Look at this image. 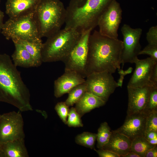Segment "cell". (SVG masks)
Here are the masks:
<instances>
[{
	"mask_svg": "<svg viewBox=\"0 0 157 157\" xmlns=\"http://www.w3.org/2000/svg\"><path fill=\"white\" fill-rule=\"evenodd\" d=\"M106 102L100 97L86 92L75 104V108L80 116L92 110L104 105Z\"/></svg>",
	"mask_w": 157,
	"mask_h": 157,
	"instance_id": "ac0fdd59",
	"label": "cell"
},
{
	"mask_svg": "<svg viewBox=\"0 0 157 157\" xmlns=\"http://www.w3.org/2000/svg\"><path fill=\"white\" fill-rule=\"evenodd\" d=\"M131 142L129 138L116 130L111 131L108 142L102 149L110 150L123 157L130 152Z\"/></svg>",
	"mask_w": 157,
	"mask_h": 157,
	"instance_id": "2e32d148",
	"label": "cell"
},
{
	"mask_svg": "<svg viewBox=\"0 0 157 157\" xmlns=\"http://www.w3.org/2000/svg\"><path fill=\"white\" fill-rule=\"evenodd\" d=\"M13 42L15 50L11 57L13 63L16 67L26 68L38 67L33 57L21 44Z\"/></svg>",
	"mask_w": 157,
	"mask_h": 157,
	"instance_id": "d6986e66",
	"label": "cell"
},
{
	"mask_svg": "<svg viewBox=\"0 0 157 157\" xmlns=\"http://www.w3.org/2000/svg\"><path fill=\"white\" fill-rule=\"evenodd\" d=\"M111 133V131L107 123H102L98 130L97 134V147L102 149L108 143Z\"/></svg>",
	"mask_w": 157,
	"mask_h": 157,
	"instance_id": "cb8c5ba5",
	"label": "cell"
},
{
	"mask_svg": "<svg viewBox=\"0 0 157 157\" xmlns=\"http://www.w3.org/2000/svg\"><path fill=\"white\" fill-rule=\"evenodd\" d=\"M113 0H70L66 8L65 28L74 29L81 34L92 31Z\"/></svg>",
	"mask_w": 157,
	"mask_h": 157,
	"instance_id": "3957f363",
	"label": "cell"
},
{
	"mask_svg": "<svg viewBox=\"0 0 157 157\" xmlns=\"http://www.w3.org/2000/svg\"><path fill=\"white\" fill-rule=\"evenodd\" d=\"M1 117V115H0V118Z\"/></svg>",
	"mask_w": 157,
	"mask_h": 157,
	"instance_id": "ab89813d",
	"label": "cell"
},
{
	"mask_svg": "<svg viewBox=\"0 0 157 157\" xmlns=\"http://www.w3.org/2000/svg\"><path fill=\"white\" fill-rule=\"evenodd\" d=\"M65 102L58 103L55 107V109L58 116L65 124H66L69 109Z\"/></svg>",
	"mask_w": 157,
	"mask_h": 157,
	"instance_id": "f1b7e54d",
	"label": "cell"
},
{
	"mask_svg": "<svg viewBox=\"0 0 157 157\" xmlns=\"http://www.w3.org/2000/svg\"><path fill=\"white\" fill-rule=\"evenodd\" d=\"M24 122L19 112L15 111L1 115L0 118V142L24 139Z\"/></svg>",
	"mask_w": 157,
	"mask_h": 157,
	"instance_id": "30bf717a",
	"label": "cell"
},
{
	"mask_svg": "<svg viewBox=\"0 0 157 157\" xmlns=\"http://www.w3.org/2000/svg\"><path fill=\"white\" fill-rule=\"evenodd\" d=\"M144 137L147 140L157 138V131H145Z\"/></svg>",
	"mask_w": 157,
	"mask_h": 157,
	"instance_id": "836d02e7",
	"label": "cell"
},
{
	"mask_svg": "<svg viewBox=\"0 0 157 157\" xmlns=\"http://www.w3.org/2000/svg\"><path fill=\"white\" fill-rule=\"evenodd\" d=\"M157 146L149 150L146 153L144 157H157Z\"/></svg>",
	"mask_w": 157,
	"mask_h": 157,
	"instance_id": "e575fe53",
	"label": "cell"
},
{
	"mask_svg": "<svg viewBox=\"0 0 157 157\" xmlns=\"http://www.w3.org/2000/svg\"><path fill=\"white\" fill-rule=\"evenodd\" d=\"M145 131H157V110L147 113Z\"/></svg>",
	"mask_w": 157,
	"mask_h": 157,
	"instance_id": "83f0119b",
	"label": "cell"
},
{
	"mask_svg": "<svg viewBox=\"0 0 157 157\" xmlns=\"http://www.w3.org/2000/svg\"><path fill=\"white\" fill-rule=\"evenodd\" d=\"M156 146L150 144L144 136L138 137L132 140L130 151L136 154L140 157H144L147 152Z\"/></svg>",
	"mask_w": 157,
	"mask_h": 157,
	"instance_id": "7402d4cb",
	"label": "cell"
},
{
	"mask_svg": "<svg viewBox=\"0 0 157 157\" xmlns=\"http://www.w3.org/2000/svg\"><path fill=\"white\" fill-rule=\"evenodd\" d=\"M35 12L41 38L58 31L65 23L66 8L60 0H40Z\"/></svg>",
	"mask_w": 157,
	"mask_h": 157,
	"instance_id": "8992f818",
	"label": "cell"
},
{
	"mask_svg": "<svg viewBox=\"0 0 157 157\" xmlns=\"http://www.w3.org/2000/svg\"><path fill=\"white\" fill-rule=\"evenodd\" d=\"M135 68L127 87H157V61L149 57L135 61Z\"/></svg>",
	"mask_w": 157,
	"mask_h": 157,
	"instance_id": "52a82bcc",
	"label": "cell"
},
{
	"mask_svg": "<svg viewBox=\"0 0 157 157\" xmlns=\"http://www.w3.org/2000/svg\"><path fill=\"white\" fill-rule=\"evenodd\" d=\"M123 36V49L122 64V69L126 63H134L141 50L140 40L142 33L140 28H134L124 24L121 29Z\"/></svg>",
	"mask_w": 157,
	"mask_h": 157,
	"instance_id": "7c38bea8",
	"label": "cell"
},
{
	"mask_svg": "<svg viewBox=\"0 0 157 157\" xmlns=\"http://www.w3.org/2000/svg\"><path fill=\"white\" fill-rule=\"evenodd\" d=\"M122 41L110 38L95 30L90 33L86 67V77L94 72L107 71L112 74L121 68Z\"/></svg>",
	"mask_w": 157,
	"mask_h": 157,
	"instance_id": "6da1fadb",
	"label": "cell"
},
{
	"mask_svg": "<svg viewBox=\"0 0 157 157\" xmlns=\"http://www.w3.org/2000/svg\"><path fill=\"white\" fill-rule=\"evenodd\" d=\"M97 134L85 132L78 135L75 138L78 144L91 149H94L97 139Z\"/></svg>",
	"mask_w": 157,
	"mask_h": 157,
	"instance_id": "d4e9b609",
	"label": "cell"
},
{
	"mask_svg": "<svg viewBox=\"0 0 157 157\" xmlns=\"http://www.w3.org/2000/svg\"><path fill=\"white\" fill-rule=\"evenodd\" d=\"M146 54L150 56L155 60L157 61V45L149 44L142 50H141L139 55Z\"/></svg>",
	"mask_w": 157,
	"mask_h": 157,
	"instance_id": "f546056e",
	"label": "cell"
},
{
	"mask_svg": "<svg viewBox=\"0 0 157 157\" xmlns=\"http://www.w3.org/2000/svg\"><path fill=\"white\" fill-rule=\"evenodd\" d=\"M81 117L75 107H72L69 110L66 124L70 127L83 126Z\"/></svg>",
	"mask_w": 157,
	"mask_h": 157,
	"instance_id": "484cf974",
	"label": "cell"
},
{
	"mask_svg": "<svg viewBox=\"0 0 157 157\" xmlns=\"http://www.w3.org/2000/svg\"><path fill=\"white\" fill-rule=\"evenodd\" d=\"M4 16V13L0 10V33H1L2 26L3 24V19Z\"/></svg>",
	"mask_w": 157,
	"mask_h": 157,
	"instance_id": "d590c367",
	"label": "cell"
},
{
	"mask_svg": "<svg viewBox=\"0 0 157 157\" xmlns=\"http://www.w3.org/2000/svg\"><path fill=\"white\" fill-rule=\"evenodd\" d=\"M151 87H127L128 103L127 115L143 112Z\"/></svg>",
	"mask_w": 157,
	"mask_h": 157,
	"instance_id": "5bb4252c",
	"label": "cell"
},
{
	"mask_svg": "<svg viewBox=\"0 0 157 157\" xmlns=\"http://www.w3.org/2000/svg\"><path fill=\"white\" fill-rule=\"evenodd\" d=\"M81 34L74 29L65 28L47 38L42 45L43 62L62 61L73 48Z\"/></svg>",
	"mask_w": 157,
	"mask_h": 157,
	"instance_id": "277c9868",
	"label": "cell"
},
{
	"mask_svg": "<svg viewBox=\"0 0 157 157\" xmlns=\"http://www.w3.org/2000/svg\"><path fill=\"white\" fill-rule=\"evenodd\" d=\"M122 10L120 4L113 0L100 16L98 23L99 32L102 35L118 38V31L122 19Z\"/></svg>",
	"mask_w": 157,
	"mask_h": 157,
	"instance_id": "8fae6325",
	"label": "cell"
},
{
	"mask_svg": "<svg viewBox=\"0 0 157 157\" xmlns=\"http://www.w3.org/2000/svg\"><path fill=\"white\" fill-rule=\"evenodd\" d=\"M0 157H4L3 153L1 149L0 146Z\"/></svg>",
	"mask_w": 157,
	"mask_h": 157,
	"instance_id": "f35d334b",
	"label": "cell"
},
{
	"mask_svg": "<svg viewBox=\"0 0 157 157\" xmlns=\"http://www.w3.org/2000/svg\"><path fill=\"white\" fill-rule=\"evenodd\" d=\"M86 78L85 83L86 92L100 97L106 102L119 87L112 74L107 71L93 73Z\"/></svg>",
	"mask_w": 157,
	"mask_h": 157,
	"instance_id": "9c48e42d",
	"label": "cell"
},
{
	"mask_svg": "<svg viewBox=\"0 0 157 157\" xmlns=\"http://www.w3.org/2000/svg\"><path fill=\"white\" fill-rule=\"evenodd\" d=\"M0 2H1V0H0Z\"/></svg>",
	"mask_w": 157,
	"mask_h": 157,
	"instance_id": "60d3db41",
	"label": "cell"
},
{
	"mask_svg": "<svg viewBox=\"0 0 157 157\" xmlns=\"http://www.w3.org/2000/svg\"><path fill=\"white\" fill-rule=\"evenodd\" d=\"M0 102L11 105L21 112L33 110L29 90L6 53L0 54Z\"/></svg>",
	"mask_w": 157,
	"mask_h": 157,
	"instance_id": "7a4b0ae2",
	"label": "cell"
},
{
	"mask_svg": "<svg viewBox=\"0 0 157 157\" xmlns=\"http://www.w3.org/2000/svg\"><path fill=\"white\" fill-rule=\"evenodd\" d=\"M1 33L8 40H21L42 43L35 10L9 18L3 23Z\"/></svg>",
	"mask_w": 157,
	"mask_h": 157,
	"instance_id": "5b68a950",
	"label": "cell"
},
{
	"mask_svg": "<svg viewBox=\"0 0 157 157\" xmlns=\"http://www.w3.org/2000/svg\"><path fill=\"white\" fill-rule=\"evenodd\" d=\"M80 74L72 70H65L64 74L54 82V95L56 98L61 97L75 86L85 82Z\"/></svg>",
	"mask_w": 157,
	"mask_h": 157,
	"instance_id": "9a60e30c",
	"label": "cell"
},
{
	"mask_svg": "<svg viewBox=\"0 0 157 157\" xmlns=\"http://www.w3.org/2000/svg\"><path fill=\"white\" fill-rule=\"evenodd\" d=\"M40 0H7L6 13L14 18L35 10Z\"/></svg>",
	"mask_w": 157,
	"mask_h": 157,
	"instance_id": "e0dca14e",
	"label": "cell"
},
{
	"mask_svg": "<svg viewBox=\"0 0 157 157\" xmlns=\"http://www.w3.org/2000/svg\"><path fill=\"white\" fill-rule=\"evenodd\" d=\"M4 157H28L29 155L24 139L5 142H0Z\"/></svg>",
	"mask_w": 157,
	"mask_h": 157,
	"instance_id": "ffe728a7",
	"label": "cell"
},
{
	"mask_svg": "<svg viewBox=\"0 0 157 157\" xmlns=\"http://www.w3.org/2000/svg\"><path fill=\"white\" fill-rule=\"evenodd\" d=\"M154 110H157V87H151L144 112L147 113Z\"/></svg>",
	"mask_w": 157,
	"mask_h": 157,
	"instance_id": "4316f807",
	"label": "cell"
},
{
	"mask_svg": "<svg viewBox=\"0 0 157 157\" xmlns=\"http://www.w3.org/2000/svg\"><path fill=\"white\" fill-rule=\"evenodd\" d=\"M146 39L149 44L157 45V26L151 27L146 33Z\"/></svg>",
	"mask_w": 157,
	"mask_h": 157,
	"instance_id": "4dcf8cb0",
	"label": "cell"
},
{
	"mask_svg": "<svg viewBox=\"0 0 157 157\" xmlns=\"http://www.w3.org/2000/svg\"><path fill=\"white\" fill-rule=\"evenodd\" d=\"M100 157H120L117 154L110 150L99 149L96 150L94 149Z\"/></svg>",
	"mask_w": 157,
	"mask_h": 157,
	"instance_id": "1f68e13d",
	"label": "cell"
},
{
	"mask_svg": "<svg viewBox=\"0 0 157 157\" xmlns=\"http://www.w3.org/2000/svg\"><path fill=\"white\" fill-rule=\"evenodd\" d=\"M133 68L131 67H129L126 70L124 71L122 69H118V73L120 74V76L117 83L119 87H122L124 76L131 73L133 70Z\"/></svg>",
	"mask_w": 157,
	"mask_h": 157,
	"instance_id": "d6a6232c",
	"label": "cell"
},
{
	"mask_svg": "<svg viewBox=\"0 0 157 157\" xmlns=\"http://www.w3.org/2000/svg\"><path fill=\"white\" fill-rule=\"evenodd\" d=\"M91 31H88L81 34L71 51L62 61L65 64V70L75 71L84 78L86 77V67L88 41Z\"/></svg>",
	"mask_w": 157,
	"mask_h": 157,
	"instance_id": "ba28073f",
	"label": "cell"
},
{
	"mask_svg": "<svg viewBox=\"0 0 157 157\" xmlns=\"http://www.w3.org/2000/svg\"><path fill=\"white\" fill-rule=\"evenodd\" d=\"M123 157H140V156L130 151L127 153Z\"/></svg>",
	"mask_w": 157,
	"mask_h": 157,
	"instance_id": "8d00e7d4",
	"label": "cell"
},
{
	"mask_svg": "<svg viewBox=\"0 0 157 157\" xmlns=\"http://www.w3.org/2000/svg\"><path fill=\"white\" fill-rule=\"evenodd\" d=\"M12 41L21 44L33 57L38 67L41 65L43 62L41 55L42 42L35 43L21 40H14Z\"/></svg>",
	"mask_w": 157,
	"mask_h": 157,
	"instance_id": "44dd1931",
	"label": "cell"
},
{
	"mask_svg": "<svg viewBox=\"0 0 157 157\" xmlns=\"http://www.w3.org/2000/svg\"><path fill=\"white\" fill-rule=\"evenodd\" d=\"M86 92L85 82L78 85L71 90L68 92V96L65 102L69 107L75 104Z\"/></svg>",
	"mask_w": 157,
	"mask_h": 157,
	"instance_id": "603a6c76",
	"label": "cell"
},
{
	"mask_svg": "<svg viewBox=\"0 0 157 157\" xmlns=\"http://www.w3.org/2000/svg\"><path fill=\"white\" fill-rule=\"evenodd\" d=\"M147 115L143 111L127 115L123 125L116 130L131 140L138 137L144 136Z\"/></svg>",
	"mask_w": 157,
	"mask_h": 157,
	"instance_id": "4fadbf2b",
	"label": "cell"
},
{
	"mask_svg": "<svg viewBox=\"0 0 157 157\" xmlns=\"http://www.w3.org/2000/svg\"><path fill=\"white\" fill-rule=\"evenodd\" d=\"M147 140L150 144L152 145H157V138Z\"/></svg>",
	"mask_w": 157,
	"mask_h": 157,
	"instance_id": "74e56055",
	"label": "cell"
}]
</instances>
